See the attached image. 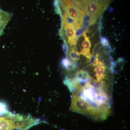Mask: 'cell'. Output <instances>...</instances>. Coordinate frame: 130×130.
Here are the masks:
<instances>
[{"instance_id": "3", "label": "cell", "mask_w": 130, "mask_h": 130, "mask_svg": "<svg viewBox=\"0 0 130 130\" xmlns=\"http://www.w3.org/2000/svg\"><path fill=\"white\" fill-rule=\"evenodd\" d=\"M11 16L9 13L0 9V36L11 18Z\"/></svg>"}, {"instance_id": "1", "label": "cell", "mask_w": 130, "mask_h": 130, "mask_svg": "<svg viewBox=\"0 0 130 130\" xmlns=\"http://www.w3.org/2000/svg\"><path fill=\"white\" fill-rule=\"evenodd\" d=\"M112 0H85L84 12L98 18L105 11Z\"/></svg>"}, {"instance_id": "4", "label": "cell", "mask_w": 130, "mask_h": 130, "mask_svg": "<svg viewBox=\"0 0 130 130\" xmlns=\"http://www.w3.org/2000/svg\"><path fill=\"white\" fill-rule=\"evenodd\" d=\"M8 112L6 104L5 102H0V116L4 115Z\"/></svg>"}, {"instance_id": "2", "label": "cell", "mask_w": 130, "mask_h": 130, "mask_svg": "<svg viewBox=\"0 0 130 130\" xmlns=\"http://www.w3.org/2000/svg\"><path fill=\"white\" fill-rule=\"evenodd\" d=\"M86 30H85L83 33V36L85 40L81 44L82 49L81 51H78V53L80 55H83V56H86L89 54L90 53V48L91 46L90 40L86 35Z\"/></svg>"}, {"instance_id": "5", "label": "cell", "mask_w": 130, "mask_h": 130, "mask_svg": "<svg viewBox=\"0 0 130 130\" xmlns=\"http://www.w3.org/2000/svg\"><path fill=\"white\" fill-rule=\"evenodd\" d=\"M101 43L102 46L105 48L111 50V46L109 44V41L106 38L104 37H102L101 38Z\"/></svg>"}]
</instances>
